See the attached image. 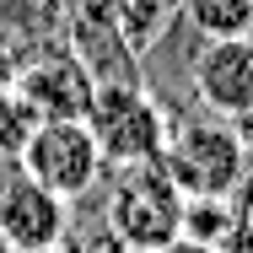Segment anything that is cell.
<instances>
[{"label":"cell","mask_w":253,"mask_h":253,"mask_svg":"<svg viewBox=\"0 0 253 253\" xmlns=\"http://www.w3.org/2000/svg\"><path fill=\"white\" fill-rule=\"evenodd\" d=\"M162 167L183 189V200H237V189L248 183L253 156H248V140H243L237 119L200 113V119L167 129Z\"/></svg>","instance_id":"obj_1"},{"label":"cell","mask_w":253,"mask_h":253,"mask_svg":"<svg viewBox=\"0 0 253 253\" xmlns=\"http://www.w3.org/2000/svg\"><path fill=\"white\" fill-rule=\"evenodd\" d=\"M54 253H65V248H54Z\"/></svg>","instance_id":"obj_14"},{"label":"cell","mask_w":253,"mask_h":253,"mask_svg":"<svg viewBox=\"0 0 253 253\" xmlns=\"http://www.w3.org/2000/svg\"><path fill=\"white\" fill-rule=\"evenodd\" d=\"M16 167H22L33 183L54 189L59 200L92 194L102 183V172H108V162H102V151H97V135L86 129V119H43V124L33 129L27 151L16 156Z\"/></svg>","instance_id":"obj_4"},{"label":"cell","mask_w":253,"mask_h":253,"mask_svg":"<svg viewBox=\"0 0 253 253\" xmlns=\"http://www.w3.org/2000/svg\"><path fill=\"white\" fill-rule=\"evenodd\" d=\"M248 43H253V33H248Z\"/></svg>","instance_id":"obj_15"},{"label":"cell","mask_w":253,"mask_h":253,"mask_svg":"<svg viewBox=\"0 0 253 253\" xmlns=\"http://www.w3.org/2000/svg\"><path fill=\"white\" fill-rule=\"evenodd\" d=\"M113 189H108V210L102 226L113 232V243L124 253H151L183 237V189L167 178L162 162H135V167H113Z\"/></svg>","instance_id":"obj_2"},{"label":"cell","mask_w":253,"mask_h":253,"mask_svg":"<svg viewBox=\"0 0 253 253\" xmlns=\"http://www.w3.org/2000/svg\"><path fill=\"white\" fill-rule=\"evenodd\" d=\"M11 86L38 108V119H86V108L97 97V76L65 49V43L38 49L33 59H22Z\"/></svg>","instance_id":"obj_6"},{"label":"cell","mask_w":253,"mask_h":253,"mask_svg":"<svg viewBox=\"0 0 253 253\" xmlns=\"http://www.w3.org/2000/svg\"><path fill=\"white\" fill-rule=\"evenodd\" d=\"M43 119H38V108L22 97L16 86H5L0 92V167H16V156L27 151V140H33V129H38Z\"/></svg>","instance_id":"obj_10"},{"label":"cell","mask_w":253,"mask_h":253,"mask_svg":"<svg viewBox=\"0 0 253 253\" xmlns=\"http://www.w3.org/2000/svg\"><path fill=\"white\" fill-rule=\"evenodd\" d=\"M0 253H11V248H0Z\"/></svg>","instance_id":"obj_16"},{"label":"cell","mask_w":253,"mask_h":253,"mask_svg":"<svg viewBox=\"0 0 253 253\" xmlns=\"http://www.w3.org/2000/svg\"><path fill=\"white\" fill-rule=\"evenodd\" d=\"M16 65H22V59H16V43H11V33L0 27V92L16 81Z\"/></svg>","instance_id":"obj_12"},{"label":"cell","mask_w":253,"mask_h":253,"mask_svg":"<svg viewBox=\"0 0 253 253\" xmlns=\"http://www.w3.org/2000/svg\"><path fill=\"white\" fill-rule=\"evenodd\" d=\"M237 221H243V215H237L232 200H189V210H183V237L221 248V243L237 232Z\"/></svg>","instance_id":"obj_11"},{"label":"cell","mask_w":253,"mask_h":253,"mask_svg":"<svg viewBox=\"0 0 253 253\" xmlns=\"http://www.w3.org/2000/svg\"><path fill=\"white\" fill-rule=\"evenodd\" d=\"M178 16H189V27L210 38H248L253 33V0H178Z\"/></svg>","instance_id":"obj_9"},{"label":"cell","mask_w":253,"mask_h":253,"mask_svg":"<svg viewBox=\"0 0 253 253\" xmlns=\"http://www.w3.org/2000/svg\"><path fill=\"white\" fill-rule=\"evenodd\" d=\"M65 49L97 76V86L102 81H135V59L140 54L129 49V38H124L119 0H76V11H70V43Z\"/></svg>","instance_id":"obj_8"},{"label":"cell","mask_w":253,"mask_h":253,"mask_svg":"<svg viewBox=\"0 0 253 253\" xmlns=\"http://www.w3.org/2000/svg\"><path fill=\"white\" fill-rule=\"evenodd\" d=\"M194 97L205 113H221V119H253V43L248 38H210L194 54Z\"/></svg>","instance_id":"obj_7"},{"label":"cell","mask_w":253,"mask_h":253,"mask_svg":"<svg viewBox=\"0 0 253 253\" xmlns=\"http://www.w3.org/2000/svg\"><path fill=\"white\" fill-rule=\"evenodd\" d=\"M70 237V200L33 183L22 167L0 172V248L11 253H54Z\"/></svg>","instance_id":"obj_5"},{"label":"cell","mask_w":253,"mask_h":253,"mask_svg":"<svg viewBox=\"0 0 253 253\" xmlns=\"http://www.w3.org/2000/svg\"><path fill=\"white\" fill-rule=\"evenodd\" d=\"M151 253H221V248H210V243H194V237H178V243H167V248H151Z\"/></svg>","instance_id":"obj_13"},{"label":"cell","mask_w":253,"mask_h":253,"mask_svg":"<svg viewBox=\"0 0 253 253\" xmlns=\"http://www.w3.org/2000/svg\"><path fill=\"white\" fill-rule=\"evenodd\" d=\"M86 129L97 135V151L108 167H135V162H162L172 124L140 81H102L86 108Z\"/></svg>","instance_id":"obj_3"}]
</instances>
